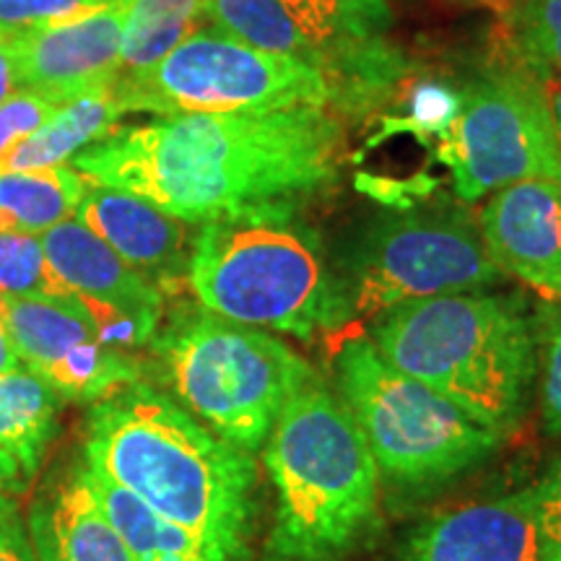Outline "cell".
I'll return each mask as SVG.
<instances>
[{
  "mask_svg": "<svg viewBox=\"0 0 561 561\" xmlns=\"http://www.w3.org/2000/svg\"><path fill=\"white\" fill-rule=\"evenodd\" d=\"M371 343L392 367L510 437L538 377V322L515 294H445L390 307Z\"/></svg>",
  "mask_w": 561,
  "mask_h": 561,
  "instance_id": "3",
  "label": "cell"
},
{
  "mask_svg": "<svg viewBox=\"0 0 561 561\" xmlns=\"http://www.w3.org/2000/svg\"><path fill=\"white\" fill-rule=\"evenodd\" d=\"M89 178L73 167L30 172H0V231L45 234L55 224L76 216Z\"/></svg>",
  "mask_w": 561,
  "mask_h": 561,
  "instance_id": "22",
  "label": "cell"
},
{
  "mask_svg": "<svg viewBox=\"0 0 561 561\" xmlns=\"http://www.w3.org/2000/svg\"><path fill=\"white\" fill-rule=\"evenodd\" d=\"M481 237L496 268L561 299V185L525 180L491 195Z\"/></svg>",
  "mask_w": 561,
  "mask_h": 561,
  "instance_id": "16",
  "label": "cell"
},
{
  "mask_svg": "<svg viewBox=\"0 0 561 561\" xmlns=\"http://www.w3.org/2000/svg\"><path fill=\"white\" fill-rule=\"evenodd\" d=\"M73 219L107 242L161 294L187 284V268L198 234H193L187 221L174 219L149 201L96 185L91 180Z\"/></svg>",
  "mask_w": 561,
  "mask_h": 561,
  "instance_id": "17",
  "label": "cell"
},
{
  "mask_svg": "<svg viewBox=\"0 0 561 561\" xmlns=\"http://www.w3.org/2000/svg\"><path fill=\"white\" fill-rule=\"evenodd\" d=\"M396 561H559L538 525L533 489L462 504L413 528Z\"/></svg>",
  "mask_w": 561,
  "mask_h": 561,
  "instance_id": "15",
  "label": "cell"
},
{
  "mask_svg": "<svg viewBox=\"0 0 561 561\" xmlns=\"http://www.w3.org/2000/svg\"><path fill=\"white\" fill-rule=\"evenodd\" d=\"M439 159L450 167L462 201H479L525 180L561 185V153L536 73L512 62L462 91Z\"/></svg>",
  "mask_w": 561,
  "mask_h": 561,
  "instance_id": "10",
  "label": "cell"
},
{
  "mask_svg": "<svg viewBox=\"0 0 561 561\" xmlns=\"http://www.w3.org/2000/svg\"><path fill=\"white\" fill-rule=\"evenodd\" d=\"M335 371L341 401L359 424L380 476L398 486H437L500 447V434L392 367L369 339L343 343Z\"/></svg>",
  "mask_w": 561,
  "mask_h": 561,
  "instance_id": "7",
  "label": "cell"
},
{
  "mask_svg": "<svg viewBox=\"0 0 561 561\" xmlns=\"http://www.w3.org/2000/svg\"><path fill=\"white\" fill-rule=\"evenodd\" d=\"M125 112H265L294 104H339L320 68L289 55L255 50L219 30H198L157 66L112 83Z\"/></svg>",
  "mask_w": 561,
  "mask_h": 561,
  "instance_id": "8",
  "label": "cell"
},
{
  "mask_svg": "<svg viewBox=\"0 0 561 561\" xmlns=\"http://www.w3.org/2000/svg\"><path fill=\"white\" fill-rule=\"evenodd\" d=\"M0 561H37L30 530L21 525L19 517L0 523Z\"/></svg>",
  "mask_w": 561,
  "mask_h": 561,
  "instance_id": "32",
  "label": "cell"
},
{
  "mask_svg": "<svg viewBox=\"0 0 561 561\" xmlns=\"http://www.w3.org/2000/svg\"><path fill=\"white\" fill-rule=\"evenodd\" d=\"M263 466L276 491L268 553L333 561L375 528L380 468L348 405L320 377L278 413Z\"/></svg>",
  "mask_w": 561,
  "mask_h": 561,
  "instance_id": "4",
  "label": "cell"
},
{
  "mask_svg": "<svg viewBox=\"0 0 561 561\" xmlns=\"http://www.w3.org/2000/svg\"><path fill=\"white\" fill-rule=\"evenodd\" d=\"M0 297H70L39 237L0 231Z\"/></svg>",
  "mask_w": 561,
  "mask_h": 561,
  "instance_id": "26",
  "label": "cell"
},
{
  "mask_svg": "<svg viewBox=\"0 0 561 561\" xmlns=\"http://www.w3.org/2000/svg\"><path fill=\"white\" fill-rule=\"evenodd\" d=\"M523 66V62H520ZM528 68V66H525ZM536 73L538 83H541L543 96H546V107H549L551 115V128H553V138H557L559 153H561V73L557 70H546V68H530Z\"/></svg>",
  "mask_w": 561,
  "mask_h": 561,
  "instance_id": "33",
  "label": "cell"
},
{
  "mask_svg": "<svg viewBox=\"0 0 561 561\" xmlns=\"http://www.w3.org/2000/svg\"><path fill=\"white\" fill-rule=\"evenodd\" d=\"M26 530L37 561H130L83 462L45 483L30 507Z\"/></svg>",
  "mask_w": 561,
  "mask_h": 561,
  "instance_id": "18",
  "label": "cell"
},
{
  "mask_svg": "<svg viewBox=\"0 0 561 561\" xmlns=\"http://www.w3.org/2000/svg\"><path fill=\"white\" fill-rule=\"evenodd\" d=\"M305 37L318 47L322 70L341 107H359L403 76V60L385 42V0H280Z\"/></svg>",
  "mask_w": 561,
  "mask_h": 561,
  "instance_id": "13",
  "label": "cell"
},
{
  "mask_svg": "<svg viewBox=\"0 0 561 561\" xmlns=\"http://www.w3.org/2000/svg\"><path fill=\"white\" fill-rule=\"evenodd\" d=\"M19 369H24V364L19 359V351L13 346L3 310H0V375H9V371H19Z\"/></svg>",
  "mask_w": 561,
  "mask_h": 561,
  "instance_id": "35",
  "label": "cell"
},
{
  "mask_svg": "<svg viewBox=\"0 0 561 561\" xmlns=\"http://www.w3.org/2000/svg\"><path fill=\"white\" fill-rule=\"evenodd\" d=\"M533 502H536L538 525L553 557L561 561V460L546 473V479L533 483Z\"/></svg>",
  "mask_w": 561,
  "mask_h": 561,
  "instance_id": "30",
  "label": "cell"
},
{
  "mask_svg": "<svg viewBox=\"0 0 561 561\" xmlns=\"http://www.w3.org/2000/svg\"><path fill=\"white\" fill-rule=\"evenodd\" d=\"M504 39L515 62L561 73V0H515Z\"/></svg>",
  "mask_w": 561,
  "mask_h": 561,
  "instance_id": "25",
  "label": "cell"
},
{
  "mask_svg": "<svg viewBox=\"0 0 561 561\" xmlns=\"http://www.w3.org/2000/svg\"><path fill=\"white\" fill-rule=\"evenodd\" d=\"M58 107L60 104L34 94V91H13L9 100L0 104V157L13 149L19 140L42 128Z\"/></svg>",
  "mask_w": 561,
  "mask_h": 561,
  "instance_id": "29",
  "label": "cell"
},
{
  "mask_svg": "<svg viewBox=\"0 0 561 561\" xmlns=\"http://www.w3.org/2000/svg\"><path fill=\"white\" fill-rule=\"evenodd\" d=\"M206 21V0H128L121 39V73H138L170 55Z\"/></svg>",
  "mask_w": 561,
  "mask_h": 561,
  "instance_id": "23",
  "label": "cell"
},
{
  "mask_svg": "<svg viewBox=\"0 0 561 561\" xmlns=\"http://www.w3.org/2000/svg\"><path fill=\"white\" fill-rule=\"evenodd\" d=\"M87 476L96 502L102 504L112 528L121 536L130 561H229L219 549L182 525L161 517L125 489L91 473L89 468Z\"/></svg>",
  "mask_w": 561,
  "mask_h": 561,
  "instance_id": "20",
  "label": "cell"
},
{
  "mask_svg": "<svg viewBox=\"0 0 561 561\" xmlns=\"http://www.w3.org/2000/svg\"><path fill=\"white\" fill-rule=\"evenodd\" d=\"M343 125L331 107L182 112L115 128L70 159L96 185L130 193L187 224L297 219L333 185Z\"/></svg>",
  "mask_w": 561,
  "mask_h": 561,
  "instance_id": "1",
  "label": "cell"
},
{
  "mask_svg": "<svg viewBox=\"0 0 561 561\" xmlns=\"http://www.w3.org/2000/svg\"><path fill=\"white\" fill-rule=\"evenodd\" d=\"M123 115L125 107L117 100L112 83L87 91V94L60 104L58 112L42 128L5 151L0 157V172H30L66 164L87 146L110 136Z\"/></svg>",
  "mask_w": 561,
  "mask_h": 561,
  "instance_id": "19",
  "label": "cell"
},
{
  "mask_svg": "<svg viewBox=\"0 0 561 561\" xmlns=\"http://www.w3.org/2000/svg\"><path fill=\"white\" fill-rule=\"evenodd\" d=\"M47 261L70 297L87 307L100 339L130 351L157 339L164 294L81 221L68 219L39 234Z\"/></svg>",
  "mask_w": 561,
  "mask_h": 561,
  "instance_id": "12",
  "label": "cell"
},
{
  "mask_svg": "<svg viewBox=\"0 0 561 561\" xmlns=\"http://www.w3.org/2000/svg\"><path fill=\"white\" fill-rule=\"evenodd\" d=\"M125 0H0V26L66 24Z\"/></svg>",
  "mask_w": 561,
  "mask_h": 561,
  "instance_id": "28",
  "label": "cell"
},
{
  "mask_svg": "<svg viewBox=\"0 0 561 561\" xmlns=\"http://www.w3.org/2000/svg\"><path fill=\"white\" fill-rule=\"evenodd\" d=\"M128 3V0H125ZM125 3L50 26H13L16 89L66 104L121 76Z\"/></svg>",
  "mask_w": 561,
  "mask_h": 561,
  "instance_id": "14",
  "label": "cell"
},
{
  "mask_svg": "<svg viewBox=\"0 0 561 561\" xmlns=\"http://www.w3.org/2000/svg\"><path fill=\"white\" fill-rule=\"evenodd\" d=\"M538 322V377H541L543 432L561 437V299L546 307Z\"/></svg>",
  "mask_w": 561,
  "mask_h": 561,
  "instance_id": "27",
  "label": "cell"
},
{
  "mask_svg": "<svg viewBox=\"0 0 561 561\" xmlns=\"http://www.w3.org/2000/svg\"><path fill=\"white\" fill-rule=\"evenodd\" d=\"M30 486L32 479L24 473V468L9 453L0 450V523L19 517V502Z\"/></svg>",
  "mask_w": 561,
  "mask_h": 561,
  "instance_id": "31",
  "label": "cell"
},
{
  "mask_svg": "<svg viewBox=\"0 0 561 561\" xmlns=\"http://www.w3.org/2000/svg\"><path fill=\"white\" fill-rule=\"evenodd\" d=\"M351 318L445 294L481 291L502 278L466 210L419 208L382 216L359 237L339 273Z\"/></svg>",
  "mask_w": 561,
  "mask_h": 561,
  "instance_id": "9",
  "label": "cell"
},
{
  "mask_svg": "<svg viewBox=\"0 0 561 561\" xmlns=\"http://www.w3.org/2000/svg\"><path fill=\"white\" fill-rule=\"evenodd\" d=\"M83 466L229 561L248 559L257 517V462L174 398L133 382L91 405Z\"/></svg>",
  "mask_w": 561,
  "mask_h": 561,
  "instance_id": "2",
  "label": "cell"
},
{
  "mask_svg": "<svg viewBox=\"0 0 561 561\" xmlns=\"http://www.w3.org/2000/svg\"><path fill=\"white\" fill-rule=\"evenodd\" d=\"M164 380L187 413L255 455L278 413L318 380L305 356L261 328L208 310H182L151 341Z\"/></svg>",
  "mask_w": 561,
  "mask_h": 561,
  "instance_id": "6",
  "label": "cell"
},
{
  "mask_svg": "<svg viewBox=\"0 0 561 561\" xmlns=\"http://www.w3.org/2000/svg\"><path fill=\"white\" fill-rule=\"evenodd\" d=\"M206 19L214 30L229 34L242 45L273 55H289L322 70L318 47L305 37L280 0H206Z\"/></svg>",
  "mask_w": 561,
  "mask_h": 561,
  "instance_id": "24",
  "label": "cell"
},
{
  "mask_svg": "<svg viewBox=\"0 0 561 561\" xmlns=\"http://www.w3.org/2000/svg\"><path fill=\"white\" fill-rule=\"evenodd\" d=\"M0 310L21 364L62 401L94 405L140 382V364L100 339L76 297H0Z\"/></svg>",
  "mask_w": 561,
  "mask_h": 561,
  "instance_id": "11",
  "label": "cell"
},
{
  "mask_svg": "<svg viewBox=\"0 0 561 561\" xmlns=\"http://www.w3.org/2000/svg\"><path fill=\"white\" fill-rule=\"evenodd\" d=\"M16 89V70H13V26H0V104Z\"/></svg>",
  "mask_w": 561,
  "mask_h": 561,
  "instance_id": "34",
  "label": "cell"
},
{
  "mask_svg": "<svg viewBox=\"0 0 561 561\" xmlns=\"http://www.w3.org/2000/svg\"><path fill=\"white\" fill-rule=\"evenodd\" d=\"M261 561H325V559H297V557H280V553H268Z\"/></svg>",
  "mask_w": 561,
  "mask_h": 561,
  "instance_id": "36",
  "label": "cell"
},
{
  "mask_svg": "<svg viewBox=\"0 0 561 561\" xmlns=\"http://www.w3.org/2000/svg\"><path fill=\"white\" fill-rule=\"evenodd\" d=\"M60 401L58 392L26 367L0 375V450L32 481L58 434Z\"/></svg>",
  "mask_w": 561,
  "mask_h": 561,
  "instance_id": "21",
  "label": "cell"
},
{
  "mask_svg": "<svg viewBox=\"0 0 561 561\" xmlns=\"http://www.w3.org/2000/svg\"><path fill=\"white\" fill-rule=\"evenodd\" d=\"M187 286L203 310L297 339H312L348 320L320 237L294 219L201 224Z\"/></svg>",
  "mask_w": 561,
  "mask_h": 561,
  "instance_id": "5",
  "label": "cell"
}]
</instances>
